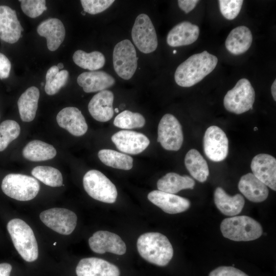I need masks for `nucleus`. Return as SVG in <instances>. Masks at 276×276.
I'll list each match as a JSON object with an SVG mask.
<instances>
[{
  "instance_id": "nucleus-1",
  "label": "nucleus",
  "mask_w": 276,
  "mask_h": 276,
  "mask_svg": "<svg viewBox=\"0 0 276 276\" xmlns=\"http://www.w3.org/2000/svg\"><path fill=\"white\" fill-rule=\"evenodd\" d=\"M218 58L206 51L194 54L176 68L174 79L179 86H192L201 81L216 67Z\"/></svg>"
},
{
  "instance_id": "nucleus-2",
  "label": "nucleus",
  "mask_w": 276,
  "mask_h": 276,
  "mask_svg": "<svg viewBox=\"0 0 276 276\" xmlns=\"http://www.w3.org/2000/svg\"><path fill=\"white\" fill-rule=\"evenodd\" d=\"M141 256L150 263L159 266L167 265L173 256V249L168 239L157 232L146 233L137 241Z\"/></svg>"
},
{
  "instance_id": "nucleus-3",
  "label": "nucleus",
  "mask_w": 276,
  "mask_h": 276,
  "mask_svg": "<svg viewBox=\"0 0 276 276\" xmlns=\"http://www.w3.org/2000/svg\"><path fill=\"white\" fill-rule=\"evenodd\" d=\"M7 228L18 254L27 262L35 261L38 256L37 243L33 231L24 221L15 218L11 220Z\"/></svg>"
},
{
  "instance_id": "nucleus-4",
  "label": "nucleus",
  "mask_w": 276,
  "mask_h": 276,
  "mask_svg": "<svg viewBox=\"0 0 276 276\" xmlns=\"http://www.w3.org/2000/svg\"><path fill=\"white\" fill-rule=\"evenodd\" d=\"M223 236L235 241H248L259 238L263 233L261 224L247 216L224 219L220 224Z\"/></svg>"
},
{
  "instance_id": "nucleus-5",
  "label": "nucleus",
  "mask_w": 276,
  "mask_h": 276,
  "mask_svg": "<svg viewBox=\"0 0 276 276\" xmlns=\"http://www.w3.org/2000/svg\"><path fill=\"white\" fill-rule=\"evenodd\" d=\"M1 187L7 196L19 201L32 200L40 190V185L34 177L15 173L6 175L2 181Z\"/></svg>"
},
{
  "instance_id": "nucleus-6",
  "label": "nucleus",
  "mask_w": 276,
  "mask_h": 276,
  "mask_svg": "<svg viewBox=\"0 0 276 276\" xmlns=\"http://www.w3.org/2000/svg\"><path fill=\"white\" fill-rule=\"evenodd\" d=\"M255 100V92L250 82L248 79L242 78L227 92L223 104L228 111L239 114L251 109Z\"/></svg>"
},
{
  "instance_id": "nucleus-7",
  "label": "nucleus",
  "mask_w": 276,
  "mask_h": 276,
  "mask_svg": "<svg viewBox=\"0 0 276 276\" xmlns=\"http://www.w3.org/2000/svg\"><path fill=\"white\" fill-rule=\"evenodd\" d=\"M83 184L87 193L96 200L112 203L117 199L118 193L116 186L98 170L87 171L84 175Z\"/></svg>"
},
{
  "instance_id": "nucleus-8",
  "label": "nucleus",
  "mask_w": 276,
  "mask_h": 276,
  "mask_svg": "<svg viewBox=\"0 0 276 276\" xmlns=\"http://www.w3.org/2000/svg\"><path fill=\"white\" fill-rule=\"evenodd\" d=\"M113 65L117 75L125 80L130 79L137 66V57L133 44L128 39L118 42L113 51Z\"/></svg>"
},
{
  "instance_id": "nucleus-9",
  "label": "nucleus",
  "mask_w": 276,
  "mask_h": 276,
  "mask_svg": "<svg viewBox=\"0 0 276 276\" xmlns=\"http://www.w3.org/2000/svg\"><path fill=\"white\" fill-rule=\"evenodd\" d=\"M131 37L135 45L142 53L154 52L158 45L154 27L146 14H140L136 18L131 31Z\"/></svg>"
},
{
  "instance_id": "nucleus-10",
  "label": "nucleus",
  "mask_w": 276,
  "mask_h": 276,
  "mask_svg": "<svg viewBox=\"0 0 276 276\" xmlns=\"http://www.w3.org/2000/svg\"><path fill=\"white\" fill-rule=\"evenodd\" d=\"M183 141V132L178 120L171 114H165L158 124L157 142L167 150L177 151Z\"/></svg>"
},
{
  "instance_id": "nucleus-11",
  "label": "nucleus",
  "mask_w": 276,
  "mask_h": 276,
  "mask_svg": "<svg viewBox=\"0 0 276 276\" xmlns=\"http://www.w3.org/2000/svg\"><path fill=\"white\" fill-rule=\"evenodd\" d=\"M39 217L48 227L64 235L71 234L77 224V217L75 213L64 208L48 209L42 212Z\"/></svg>"
},
{
  "instance_id": "nucleus-12",
  "label": "nucleus",
  "mask_w": 276,
  "mask_h": 276,
  "mask_svg": "<svg viewBox=\"0 0 276 276\" xmlns=\"http://www.w3.org/2000/svg\"><path fill=\"white\" fill-rule=\"evenodd\" d=\"M204 152L211 160H223L228 153V140L225 132L217 126H211L203 137Z\"/></svg>"
},
{
  "instance_id": "nucleus-13",
  "label": "nucleus",
  "mask_w": 276,
  "mask_h": 276,
  "mask_svg": "<svg viewBox=\"0 0 276 276\" xmlns=\"http://www.w3.org/2000/svg\"><path fill=\"white\" fill-rule=\"evenodd\" d=\"M88 244L91 250L98 254L108 252L122 255L126 251V244L120 237L108 231L95 232L89 238Z\"/></svg>"
},
{
  "instance_id": "nucleus-14",
  "label": "nucleus",
  "mask_w": 276,
  "mask_h": 276,
  "mask_svg": "<svg viewBox=\"0 0 276 276\" xmlns=\"http://www.w3.org/2000/svg\"><path fill=\"white\" fill-rule=\"evenodd\" d=\"M111 140L120 151L130 154L141 153L150 144L149 140L144 134L126 130L114 133Z\"/></svg>"
},
{
  "instance_id": "nucleus-15",
  "label": "nucleus",
  "mask_w": 276,
  "mask_h": 276,
  "mask_svg": "<svg viewBox=\"0 0 276 276\" xmlns=\"http://www.w3.org/2000/svg\"><path fill=\"white\" fill-rule=\"evenodd\" d=\"M252 174L267 187L276 190V159L268 154L261 153L252 159Z\"/></svg>"
},
{
  "instance_id": "nucleus-16",
  "label": "nucleus",
  "mask_w": 276,
  "mask_h": 276,
  "mask_svg": "<svg viewBox=\"0 0 276 276\" xmlns=\"http://www.w3.org/2000/svg\"><path fill=\"white\" fill-rule=\"evenodd\" d=\"M147 198L164 212L170 214L186 211L191 204L190 201L186 198L159 190L150 192Z\"/></svg>"
},
{
  "instance_id": "nucleus-17",
  "label": "nucleus",
  "mask_w": 276,
  "mask_h": 276,
  "mask_svg": "<svg viewBox=\"0 0 276 276\" xmlns=\"http://www.w3.org/2000/svg\"><path fill=\"white\" fill-rule=\"evenodd\" d=\"M22 31L16 11L7 6H0V39L14 43L20 38Z\"/></svg>"
},
{
  "instance_id": "nucleus-18",
  "label": "nucleus",
  "mask_w": 276,
  "mask_h": 276,
  "mask_svg": "<svg viewBox=\"0 0 276 276\" xmlns=\"http://www.w3.org/2000/svg\"><path fill=\"white\" fill-rule=\"evenodd\" d=\"M77 276H120V270L114 264L102 259L86 258L78 263Z\"/></svg>"
},
{
  "instance_id": "nucleus-19",
  "label": "nucleus",
  "mask_w": 276,
  "mask_h": 276,
  "mask_svg": "<svg viewBox=\"0 0 276 276\" xmlns=\"http://www.w3.org/2000/svg\"><path fill=\"white\" fill-rule=\"evenodd\" d=\"M58 125L73 135H84L87 130V124L81 111L76 107H67L61 110L57 115Z\"/></svg>"
},
{
  "instance_id": "nucleus-20",
  "label": "nucleus",
  "mask_w": 276,
  "mask_h": 276,
  "mask_svg": "<svg viewBox=\"0 0 276 276\" xmlns=\"http://www.w3.org/2000/svg\"><path fill=\"white\" fill-rule=\"evenodd\" d=\"M114 95L109 90H104L93 96L88 105V111L96 120L105 122L110 120L114 114L112 104Z\"/></svg>"
},
{
  "instance_id": "nucleus-21",
  "label": "nucleus",
  "mask_w": 276,
  "mask_h": 276,
  "mask_svg": "<svg viewBox=\"0 0 276 276\" xmlns=\"http://www.w3.org/2000/svg\"><path fill=\"white\" fill-rule=\"evenodd\" d=\"M200 30L198 26L182 21L175 26L168 33L167 43L172 47L187 45L197 40Z\"/></svg>"
},
{
  "instance_id": "nucleus-22",
  "label": "nucleus",
  "mask_w": 276,
  "mask_h": 276,
  "mask_svg": "<svg viewBox=\"0 0 276 276\" xmlns=\"http://www.w3.org/2000/svg\"><path fill=\"white\" fill-rule=\"evenodd\" d=\"M38 34L47 39L48 49L56 50L63 41L65 30L62 21L58 18H50L41 22L37 28Z\"/></svg>"
},
{
  "instance_id": "nucleus-23",
  "label": "nucleus",
  "mask_w": 276,
  "mask_h": 276,
  "mask_svg": "<svg viewBox=\"0 0 276 276\" xmlns=\"http://www.w3.org/2000/svg\"><path fill=\"white\" fill-rule=\"evenodd\" d=\"M77 81L85 93L106 90L115 83L112 76L105 72L97 71L81 73L78 76Z\"/></svg>"
},
{
  "instance_id": "nucleus-24",
  "label": "nucleus",
  "mask_w": 276,
  "mask_h": 276,
  "mask_svg": "<svg viewBox=\"0 0 276 276\" xmlns=\"http://www.w3.org/2000/svg\"><path fill=\"white\" fill-rule=\"evenodd\" d=\"M238 189L248 200L254 202L265 200L269 194L267 187L251 173L241 177Z\"/></svg>"
},
{
  "instance_id": "nucleus-25",
  "label": "nucleus",
  "mask_w": 276,
  "mask_h": 276,
  "mask_svg": "<svg viewBox=\"0 0 276 276\" xmlns=\"http://www.w3.org/2000/svg\"><path fill=\"white\" fill-rule=\"evenodd\" d=\"M252 42V35L248 28L244 26L233 29L228 35L225 45L232 54L239 55L246 52Z\"/></svg>"
},
{
  "instance_id": "nucleus-26",
  "label": "nucleus",
  "mask_w": 276,
  "mask_h": 276,
  "mask_svg": "<svg viewBox=\"0 0 276 276\" xmlns=\"http://www.w3.org/2000/svg\"><path fill=\"white\" fill-rule=\"evenodd\" d=\"M214 202L217 208L224 215L233 216L239 214L244 207L245 200L239 194L229 196L221 187H217L214 193Z\"/></svg>"
},
{
  "instance_id": "nucleus-27",
  "label": "nucleus",
  "mask_w": 276,
  "mask_h": 276,
  "mask_svg": "<svg viewBox=\"0 0 276 276\" xmlns=\"http://www.w3.org/2000/svg\"><path fill=\"white\" fill-rule=\"evenodd\" d=\"M39 98V91L31 86L24 92L17 101L19 115L24 122H31L35 117Z\"/></svg>"
},
{
  "instance_id": "nucleus-28",
  "label": "nucleus",
  "mask_w": 276,
  "mask_h": 276,
  "mask_svg": "<svg viewBox=\"0 0 276 276\" xmlns=\"http://www.w3.org/2000/svg\"><path fill=\"white\" fill-rule=\"evenodd\" d=\"M195 184L194 179L189 176L170 172L158 179L157 187L158 190L175 194L182 190L193 189Z\"/></svg>"
},
{
  "instance_id": "nucleus-29",
  "label": "nucleus",
  "mask_w": 276,
  "mask_h": 276,
  "mask_svg": "<svg viewBox=\"0 0 276 276\" xmlns=\"http://www.w3.org/2000/svg\"><path fill=\"white\" fill-rule=\"evenodd\" d=\"M185 164L194 178L201 182L206 180L209 175L208 165L198 150L192 149L187 153Z\"/></svg>"
},
{
  "instance_id": "nucleus-30",
  "label": "nucleus",
  "mask_w": 276,
  "mask_h": 276,
  "mask_svg": "<svg viewBox=\"0 0 276 276\" xmlns=\"http://www.w3.org/2000/svg\"><path fill=\"white\" fill-rule=\"evenodd\" d=\"M55 148L51 145L39 140L29 142L22 150V155L32 162H40L54 158L56 155Z\"/></svg>"
},
{
  "instance_id": "nucleus-31",
  "label": "nucleus",
  "mask_w": 276,
  "mask_h": 276,
  "mask_svg": "<svg viewBox=\"0 0 276 276\" xmlns=\"http://www.w3.org/2000/svg\"><path fill=\"white\" fill-rule=\"evenodd\" d=\"M98 157L105 165L114 168L128 170L133 167L132 158L124 153L111 149H102L98 152Z\"/></svg>"
},
{
  "instance_id": "nucleus-32",
  "label": "nucleus",
  "mask_w": 276,
  "mask_h": 276,
  "mask_svg": "<svg viewBox=\"0 0 276 276\" xmlns=\"http://www.w3.org/2000/svg\"><path fill=\"white\" fill-rule=\"evenodd\" d=\"M73 60L79 67L91 71L102 68L105 63L104 55L99 51L86 53L79 50L74 53Z\"/></svg>"
},
{
  "instance_id": "nucleus-33",
  "label": "nucleus",
  "mask_w": 276,
  "mask_h": 276,
  "mask_svg": "<svg viewBox=\"0 0 276 276\" xmlns=\"http://www.w3.org/2000/svg\"><path fill=\"white\" fill-rule=\"evenodd\" d=\"M68 78L67 71H59L57 66H52L48 70L46 74L44 88L45 93L49 95L56 94L65 85Z\"/></svg>"
},
{
  "instance_id": "nucleus-34",
  "label": "nucleus",
  "mask_w": 276,
  "mask_h": 276,
  "mask_svg": "<svg viewBox=\"0 0 276 276\" xmlns=\"http://www.w3.org/2000/svg\"><path fill=\"white\" fill-rule=\"evenodd\" d=\"M32 175L45 185L52 187H60L63 183L61 172L57 169L45 166H39L34 168Z\"/></svg>"
},
{
  "instance_id": "nucleus-35",
  "label": "nucleus",
  "mask_w": 276,
  "mask_h": 276,
  "mask_svg": "<svg viewBox=\"0 0 276 276\" xmlns=\"http://www.w3.org/2000/svg\"><path fill=\"white\" fill-rule=\"evenodd\" d=\"M145 119L140 113L125 110L116 116L113 124L122 129H130L144 126Z\"/></svg>"
},
{
  "instance_id": "nucleus-36",
  "label": "nucleus",
  "mask_w": 276,
  "mask_h": 276,
  "mask_svg": "<svg viewBox=\"0 0 276 276\" xmlns=\"http://www.w3.org/2000/svg\"><path fill=\"white\" fill-rule=\"evenodd\" d=\"M20 128L15 121L7 120L0 124V151H4L8 145L19 135Z\"/></svg>"
},
{
  "instance_id": "nucleus-37",
  "label": "nucleus",
  "mask_w": 276,
  "mask_h": 276,
  "mask_svg": "<svg viewBox=\"0 0 276 276\" xmlns=\"http://www.w3.org/2000/svg\"><path fill=\"white\" fill-rule=\"evenodd\" d=\"M218 2L222 15L228 20H233L240 13L243 1L219 0Z\"/></svg>"
},
{
  "instance_id": "nucleus-38",
  "label": "nucleus",
  "mask_w": 276,
  "mask_h": 276,
  "mask_svg": "<svg viewBox=\"0 0 276 276\" xmlns=\"http://www.w3.org/2000/svg\"><path fill=\"white\" fill-rule=\"evenodd\" d=\"M21 8L23 12L31 18H36L40 16L47 9L44 0H22Z\"/></svg>"
},
{
  "instance_id": "nucleus-39",
  "label": "nucleus",
  "mask_w": 276,
  "mask_h": 276,
  "mask_svg": "<svg viewBox=\"0 0 276 276\" xmlns=\"http://www.w3.org/2000/svg\"><path fill=\"white\" fill-rule=\"evenodd\" d=\"M114 2L113 0H81L83 11L90 14L101 13L108 8Z\"/></svg>"
},
{
  "instance_id": "nucleus-40",
  "label": "nucleus",
  "mask_w": 276,
  "mask_h": 276,
  "mask_svg": "<svg viewBox=\"0 0 276 276\" xmlns=\"http://www.w3.org/2000/svg\"><path fill=\"white\" fill-rule=\"evenodd\" d=\"M209 276H248L241 270L232 266H220L212 271Z\"/></svg>"
},
{
  "instance_id": "nucleus-41",
  "label": "nucleus",
  "mask_w": 276,
  "mask_h": 276,
  "mask_svg": "<svg viewBox=\"0 0 276 276\" xmlns=\"http://www.w3.org/2000/svg\"><path fill=\"white\" fill-rule=\"evenodd\" d=\"M11 63L8 58L3 54L0 53V79L7 78L10 75Z\"/></svg>"
},
{
  "instance_id": "nucleus-42",
  "label": "nucleus",
  "mask_w": 276,
  "mask_h": 276,
  "mask_svg": "<svg viewBox=\"0 0 276 276\" xmlns=\"http://www.w3.org/2000/svg\"><path fill=\"white\" fill-rule=\"evenodd\" d=\"M199 2L197 0H179L178 5L186 13H188L194 9Z\"/></svg>"
},
{
  "instance_id": "nucleus-43",
  "label": "nucleus",
  "mask_w": 276,
  "mask_h": 276,
  "mask_svg": "<svg viewBox=\"0 0 276 276\" xmlns=\"http://www.w3.org/2000/svg\"><path fill=\"white\" fill-rule=\"evenodd\" d=\"M12 266L10 264L3 263L0 264V276H10Z\"/></svg>"
},
{
  "instance_id": "nucleus-44",
  "label": "nucleus",
  "mask_w": 276,
  "mask_h": 276,
  "mask_svg": "<svg viewBox=\"0 0 276 276\" xmlns=\"http://www.w3.org/2000/svg\"><path fill=\"white\" fill-rule=\"evenodd\" d=\"M271 95L274 100L276 101V80H275L271 86Z\"/></svg>"
},
{
  "instance_id": "nucleus-45",
  "label": "nucleus",
  "mask_w": 276,
  "mask_h": 276,
  "mask_svg": "<svg viewBox=\"0 0 276 276\" xmlns=\"http://www.w3.org/2000/svg\"><path fill=\"white\" fill-rule=\"evenodd\" d=\"M57 66L58 67V68L59 69H61L63 67H64V65L63 64V63H59L58 64V65H57Z\"/></svg>"
},
{
  "instance_id": "nucleus-46",
  "label": "nucleus",
  "mask_w": 276,
  "mask_h": 276,
  "mask_svg": "<svg viewBox=\"0 0 276 276\" xmlns=\"http://www.w3.org/2000/svg\"><path fill=\"white\" fill-rule=\"evenodd\" d=\"M119 109H118V108H116L114 109V112H115L118 113V112H119Z\"/></svg>"
},
{
  "instance_id": "nucleus-47",
  "label": "nucleus",
  "mask_w": 276,
  "mask_h": 276,
  "mask_svg": "<svg viewBox=\"0 0 276 276\" xmlns=\"http://www.w3.org/2000/svg\"><path fill=\"white\" fill-rule=\"evenodd\" d=\"M81 13L83 15H85V12H84V11H82V12H81Z\"/></svg>"
},
{
  "instance_id": "nucleus-48",
  "label": "nucleus",
  "mask_w": 276,
  "mask_h": 276,
  "mask_svg": "<svg viewBox=\"0 0 276 276\" xmlns=\"http://www.w3.org/2000/svg\"><path fill=\"white\" fill-rule=\"evenodd\" d=\"M258 130V128L257 127H255L254 129V131H256Z\"/></svg>"
},
{
  "instance_id": "nucleus-49",
  "label": "nucleus",
  "mask_w": 276,
  "mask_h": 276,
  "mask_svg": "<svg viewBox=\"0 0 276 276\" xmlns=\"http://www.w3.org/2000/svg\"><path fill=\"white\" fill-rule=\"evenodd\" d=\"M176 52H176V50H174L173 53V54H176Z\"/></svg>"
},
{
  "instance_id": "nucleus-50",
  "label": "nucleus",
  "mask_w": 276,
  "mask_h": 276,
  "mask_svg": "<svg viewBox=\"0 0 276 276\" xmlns=\"http://www.w3.org/2000/svg\"><path fill=\"white\" fill-rule=\"evenodd\" d=\"M56 242H55V243H54V245L55 246V245H56Z\"/></svg>"
}]
</instances>
